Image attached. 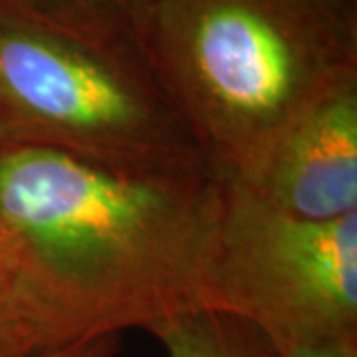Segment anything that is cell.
Returning <instances> with one entry per match:
<instances>
[{
	"instance_id": "obj_1",
	"label": "cell",
	"mask_w": 357,
	"mask_h": 357,
	"mask_svg": "<svg viewBox=\"0 0 357 357\" xmlns=\"http://www.w3.org/2000/svg\"><path fill=\"white\" fill-rule=\"evenodd\" d=\"M222 175L143 173L0 141V225L68 344L204 307Z\"/></svg>"
},
{
	"instance_id": "obj_2",
	"label": "cell",
	"mask_w": 357,
	"mask_h": 357,
	"mask_svg": "<svg viewBox=\"0 0 357 357\" xmlns=\"http://www.w3.org/2000/svg\"><path fill=\"white\" fill-rule=\"evenodd\" d=\"M135 40L222 177L357 70V0H147Z\"/></svg>"
},
{
	"instance_id": "obj_3",
	"label": "cell",
	"mask_w": 357,
	"mask_h": 357,
	"mask_svg": "<svg viewBox=\"0 0 357 357\" xmlns=\"http://www.w3.org/2000/svg\"><path fill=\"white\" fill-rule=\"evenodd\" d=\"M0 141L143 173L220 175L131 34L0 0Z\"/></svg>"
},
{
	"instance_id": "obj_4",
	"label": "cell",
	"mask_w": 357,
	"mask_h": 357,
	"mask_svg": "<svg viewBox=\"0 0 357 357\" xmlns=\"http://www.w3.org/2000/svg\"><path fill=\"white\" fill-rule=\"evenodd\" d=\"M204 307L252 324L278 349L357 340V213L292 217L225 177Z\"/></svg>"
},
{
	"instance_id": "obj_5",
	"label": "cell",
	"mask_w": 357,
	"mask_h": 357,
	"mask_svg": "<svg viewBox=\"0 0 357 357\" xmlns=\"http://www.w3.org/2000/svg\"><path fill=\"white\" fill-rule=\"evenodd\" d=\"M232 181L307 220L357 213V70L304 103Z\"/></svg>"
},
{
	"instance_id": "obj_6",
	"label": "cell",
	"mask_w": 357,
	"mask_h": 357,
	"mask_svg": "<svg viewBox=\"0 0 357 357\" xmlns=\"http://www.w3.org/2000/svg\"><path fill=\"white\" fill-rule=\"evenodd\" d=\"M66 345L0 225V357H36Z\"/></svg>"
},
{
	"instance_id": "obj_7",
	"label": "cell",
	"mask_w": 357,
	"mask_h": 357,
	"mask_svg": "<svg viewBox=\"0 0 357 357\" xmlns=\"http://www.w3.org/2000/svg\"><path fill=\"white\" fill-rule=\"evenodd\" d=\"M149 333L167 357H280L276 345L252 324L208 307L171 316Z\"/></svg>"
},
{
	"instance_id": "obj_8",
	"label": "cell",
	"mask_w": 357,
	"mask_h": 357,
	"mask_svg": "<svg viewBox=\"0 0 357 357\" xmlns=\"http://www.w3.org/2000/svg\"><path fill=\"white\" fill-rule=\"evenodd\" d=\"M44 13L56 14L74 22L98 26L114 32L131 34L147 0H26Z\"/></svg>"
},
{
	"instance_id": "obj_9",
	"label": "cell",
	"mask_w": 357,
	"mask_h": 357,
	"mask_svg": "<svg viewBox=\"0 0 357 357\" xmlns=\"http://www.w3.org/2000/svg\"><path fill=\"white\" fill-rule=\"evenodd\" d=\"M119 349H121V335H100L36 357H115Z\"/></svg>"
},
{
	"instance_id": "obj_10",
	"label": "cell",
	"mask_w": 357,
	"mask_h": 357,
	"mask_svg": "<svg viewBox=\"0 0 357 357\" xmlns=\"http://www.w3.org/2000/svg\"><path fill=\"white\" fill-rule=\"evenodd\" d=\"M278 351L280 357H357V340H342L319 345H288L280 347Z\"/></svg>"
}]
</instances>
